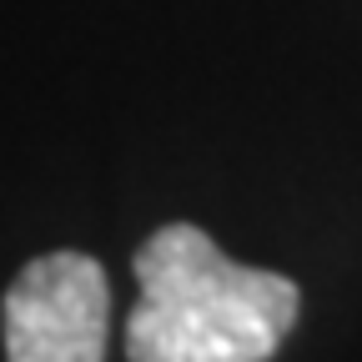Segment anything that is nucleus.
I'll return each mask as SVG.
<instances>
[{"label": "nucleus", "mask_w": 362, "mask_h": 362, "mask_svg": "<svg viewBox=\"0 0 362 362\" xmlns=\"http://www.w3.org/2000/svg\"><path fill=\"white\" fill-rule=\"evenodd\" d=\"M131 267L141 282L126 317L131 362H272L302 312L292 277L232 262L192 221L151 232Z\"/></svg>", "instance_id": "f257e3e1"}, {"label": "nucleus", "mask_w": 362, "mask_h": 362, "mask_svg": "<svg viewBox=\"0 0 362 362\" xmlns=\"http://www.w3.org/2000/svg\"><path fill=\"white\" fill-rule=\"evenodd\" d=\"M6 362H106L111 282L86 252H45L16 272L0 302Z\"/></svg>", "instance_id": "f03ea898"}]
</instances>
